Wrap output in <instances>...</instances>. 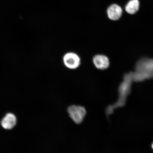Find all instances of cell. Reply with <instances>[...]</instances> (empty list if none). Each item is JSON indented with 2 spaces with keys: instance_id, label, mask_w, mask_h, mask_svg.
I'll list each match as a JSON object with an SVG mask.
<instances>
[{
  "instance_id": "8",
  "label": "cell",
  "mask_w": 153,
  "mask_h": 153,
  "mask_svg": "<svg viewBox=\"0 0 153 153\" xmlns=\"http://www.w3.org/2000/svg\"><path fill=\"white\" fill-rule=\"evenodd\" d=\"M140 3L138 0H131L126 5L125 10L129 14H135L139 10Z\"/></svg>"
},
{
  "instance_id": "3",
  "label": "cell",
  "mask_w": 153,
  "mask_h": 153,
  "mask_svg": "<svg viewBox=\"0 0 153 153\" xmlns=\"http://www.w3.org/2000/svg\"><path fill=\"white\" fill-rule=\"evenodd\" d=\"M68 111L70 117L76 124L82 123L86 114L85 108L77 105H73L70 106L68 108Z\"/></svg>"
},
{
  "instance_id": "6",
  "label": "cell",
  "mask_w": 153,
  "mask_h": 153,
  "mask_svg": "<svg viewBox=\"0 0 153 153\" xmlns=\"http://www.w3.org/2000/svg\"><path fill=\"white\" fill-rule=\"evenodd\" d=\"M123 11L119 5L112 4L107 9V13L109 19L113 21H117L121 18Z\"/></svg>"
},
{
  "instance_id": "2",
  "label": "cell",
  "mask_w": 153,
  "mask_h": 153,
  "mask_svg": "<svg viewBox=\"0 0 153 153\" xmlns=\"http://www.w3.org/2000/svg\"><path fill=\"white\" fill-rule=\"evenodd\" d=\"M135 70L132 72L133 82L153 79V59L143 57L140 59L136 64Z\"/></svg>"
},
{
  "instance_id": "4",
  "label": "cell",
  "mask_w": 153,
  "mask_h": 153,
  "mask_svg": "<svg viewBox=\"0 0 153 153\" xmlns=\"http://www.w3.org/2000/svg\"><path fill=\"white\" fill-rule=\"evenodd\" d=\"M63 62L67 68L71 70H75L79 67L81 59L77 53L72 52L65 53L63 57Z\"/></svg>"
},
{
  "instance_id": "1",
  "label": "cell",
  "mask_w": 153,
  "mask_h": 153,
  "mask_svg": "<svg viewBox=\"0 0 153 153\" xmlns=\"http://www.w3.org/2000/svg\"><path fill=\"white\" fill-rule=\"evenodd\" d=\"M133 82L132 72L124 74L123 81L120 83L118 88L119 97L118 101L114 104L107 107L106 109L107 116L113 114L115 109L125 105L127 97L131 93L132 83Z\"/></svg>"
},
{
  "instance_id": "7",
  "label": "cell",
  "mask_w": 153,
  "mask_h": 153,
  "mask_svg": "<svg viewBox=\"0 0 153 153\" xmlns=\"http://www.w3.org/2000/svg\"><path fill=\"white\" fill-rule=\"evenodd\" d=\"M17 120L14 115L8 113L6 115L1 121V125L3 127L6 129H10L16 125Z\"/></svg>"
},
{
  "instance_id": "5",
  "label": "cell",
  "mask_w": 153,
  "mask_h": 153,
  "mask_svg": "<svg viewBox=\"0 0 153 153\" xmlns=\"http://www.w3.org/2000/svg\"><path fill=\"white\" fill-rule=\"evenodd\" d=\"M93 62L95 68L98 70H104L108 68L110 62L108 57L103 54H97L93 57Z\"/></svg>"
},
{
  "instance_id": "9",
  "label": "cell",
  "mask_w": 153,
  "mask_h": 153,
  "mask_svg": "<svg viewBox=\"0 0 153 153\" xmlns=\"http://www.w3.org/2000/svg\"><path fill=\"white\" fill-rule=\"evenodd\" d=\"M152 148L153 149V144L152 145Z\"/></svg>"
}]
</instances>
